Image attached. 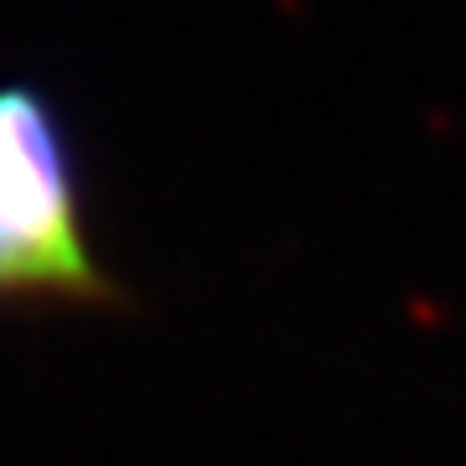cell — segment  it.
<instances>
[{
    "label": "cell",
    "mask_w": 466,
    "mask_h": 466,
    "mask_svg": "<svg viewBox=\"0 0 466 466\" xmlns=\"http://www.w3.org/2000/svg\"><path fill=\"white\" fill-rule=\"evenodd\" d=\"M0 300H119L88 233L73 140L32 84L0 88Z\"/></svg>",
    "instance_id": "6da1fadb"
}]
</instances>
